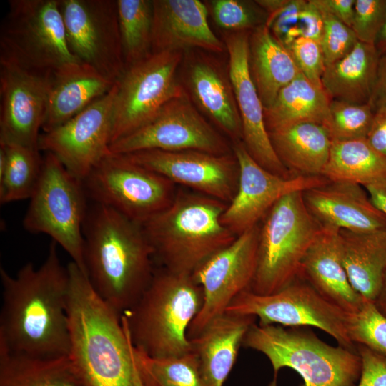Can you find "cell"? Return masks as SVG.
Segmentation results:
<instances>
[{
  "mask_svg": "<svg viewBox=\"0 0 386 386\" xmlns=\"http://www.w3.org/2000/svg\"><path fill=\"white\" fill-rule=\"evenodd\" d=\"M347 332L352 342L386 355V316L373 301L364 298L360 308L349 313Z\"/></svg>",
  "mask_w": 386,
  "mask_h": 386,
  "instance_id": "74e56055",
  "label": "cell"
},
{
  "mask_svg": "<svg viewBox=\"0 0 386 386\" xmlns=\"http://www.w3.org/2000/svg\"><path fill=\"white\" fill-rule=\"evenodd\" d=\"M255 317L224 312L189 339L209 386H223Z\"/></svg>",
  "mask_w": 386,
  "mask_h": 386,
  "instance_id": "d4e9b609",
  "label": "cell"
},
{
  "mask_svg": "<svg viewBox=\"0 0 386 386\" xmlns=\"http://www.w3.org/2000/svg\"><path fill=\"white\" fill-rule=\"evenodd\" d=\"M88 199L143 224L174 200V184L110 152L83 181Z\"/></svg>",
  "mask_w": 386,
  "mask_h": 386,
  "instance_id": "30bf717a",
  "label": "cell"
},
{
  "mask_svg": "<svg viewBox=\"0 0 386 386\" xmlns=\"http://www.w3.org/2000/svg\"><path fill=\"white\" fill-rule=\"evenodd\" d=\"M232 152L239 164L238 185L234 197L227 204L222 222L237 236L256 226L284 196L330 182L322 176L284 178L274 174L251 157L242 141L234 142Z\"/></svg>",
  "mask_w": 386,
  "mask_h": 386,
  "instance_id": "e0dca14e",
  "label": "cell"
},
{
  "mask_svg": "<svg viewBox=\"0 0 386 386\" xmlns=\"http://www.w3.org/2000/svg\"><path fill=\"white\" fill-rule=\"evenodd\" d=\"M365 139L376 152L386 157V107L375 111L372 123Z\"/></svg>",
  "mask_w": 386,
  "mask_h": 386,
  "instance_id": "f6af8a7d",
  "label": "cell"
},
{
  "mask_svg": "<svg viewBox=\"0 0 386 386\" xmlns=\"http://www.w3.org/2000/svg\"><path fill=\"white\" fill-rule=\"evenodd\" d=\"M38 148L0 144V203L30 199L39 180L44 157Z\"/></svg>",
  "mask_w": 386,
  "mask_h": 386,
  "instance_id": "836d02e7",
  "label": "cell"
},
{
  "mask_svg": "<svg viewBox=\"0 0 386 386\" xmlns=\"http://www.w3.org/2000/svg\"><path fill=\"white\" fill-rule=\"evenodd\" d=\"M69 357L81 386H132V341L121 315L75 263L67 265Z\"/></svg>",
  "mask_w": 386,
  "mask_h": 386,
  "instance_id": "3957f363",
  "label": "cell"
},
{
  "mask_svg": "<svg viewBox=\"0 0 386 386\" xmlns=\"http://www.w3.org/2000/svg\"><path fill=\"white\" fill-rule=\"evenodd\" d=\"M112 153L198 150L230 154L225 139L194 107L187 93L167 102L146 124L109 146Z\"/></svg>",
  "mask_w": 386,
  "mask_h": 386,
  "instance_id": "5bb4252c",
  "label": "cell"
},
{
  "mask_svg": "<svg viewBox=\"0 0 386 386\" xmlns=\"http://www.w3.org/2000/svg\"><path fill=\"white\" fill-rule=\"evenodd\" d=\"M174 184L227 204L238 185L239 164L233 153L214 154L198 150H144L124 154Z\"/></svg>",
  "mask_w": 386,
  "mask_h": 386,
  "instance_id": "ac0fdd59",
  "label": "cell"
},
{
  "mask_svg": "<svg viewBox=\"0 0 386 386\" xmlns=\"http://www.w3.org/2000/svg\"><path fill=\"white\" fill-rule=\"evenodd\" d=\"M116 83L81 61L59 67L49 76L43 132L63 124L107 94Z\"/></svg>",
  "mask_w": 386,
  "mask_h": 386,
  "instance_id": "cb8c5ba5",
  "label": "cell"
},
{
  "mask_svg": "<svg viewBox=\"0 0 386 386\" xmlns=\"http://www.w3.org/2000/svg\"><path fill=\"white\" fill-rule=\"evenodd\" d=\"M259 230L256 225L238 235L192 273L202 289V304L189 327V339L224 313L237 295L250 288L257 267Z\"/></svg>",
  "mask_w": 386,
  "mask_h": 386,
  "instance_id": "9a60e30c",
  "label": "cell"
},
{
  "mask_svg": "<svg viewBox=\"0 0 386 386\" xmlns=\"http://www.w3.org/2000/svg\"><path fill=\"white\" fill-rule=\"evenodd\" d=\"M342 259L354 289L373 301L386 272V228L365 232L340 231Z\"/></svg>",
  "mask_w": 386,
  "mask_h": 386,
  "instance_id": "f546056e",
  "label": "cell"
},
{
  "mask_svg": "<svg viewBox=\"0 0 386 386\" xmlns=\"http://www.w3.org/2000/svg\"><path fill=\"white\" fill-rule=\"evenodd\" d=\"M269 134L278 158L291 174L321 176L332 144L322 124L300 123Z\"/></svg>",
  "mask_w": 386,
  "mask_h": 386,
  "instance_id": "83f0119b",
  "label": "cell"
},
{
  "mask_svg": "<svg viewBox=\"0 0 386 386\" xmlns=\"http://www.w3.org/2000/svg\"><path fill=\"white\" fill-rule=\"evenodd\" d=\"M152 52L198 48L226 50L208 23L206 4L199 0H152Z\"/></svg>",
  "mask_w": 386,
  "mask_h": 386,
  "instance_id": "44dd1931",
  "label": "cell"
},
{
  "mask_svg": "<svg viewBox=\"0 0 386 386\" xmlns=\"http://www.w3.org/2000/svg\"><path fill=\"white\" fill-rule=\"evenodd\" d=\"M340 231L322 227L302 260L298 277L332 304L354 313L364 297L352 287L345 268Z\"/></svg>",
  "mask_w": 386,
  "mask_h": 386,
  "instance_id": "603a6c76",
  "label": "cell"
},
{
  "mask_svg": "<svg viewBox=\"0 0 386 386\" xmlns=\"http://www.w3.org/2000/svg\"><path fill=\"white\" fill-rule=\"evenodd\" d=\"M386 18V0H355L352 29L360 42L375 44Z\"/></svg>",
  "mask_w": 386,
  "mask_h": 386,
  "instance_id": "60d3db41",
  "label": "cell"
},
{
  "mask_svg": "<svg viewBox=\"0 0 386 386\" xmlns=\"http://www.w3.org/2000/svg\"><path fill=\"white\" fill-rule=\"evenodd\" d=\"M0 349L34 357L69 356L68 267L51 242L46 259L28 262L15 276L0 267Z\"/></svg>",
  "mask_w": 386,
  "mask_h": 386,
  "instance_id": "6da1fadb",
  "label": "cell"
},
{
  "mask_svg": "<svg viewBox=\"0 0 386 386\" xmlns=\"http://www.w3.org/2000/svg\"><path fill=\"white\" fill-rule=\"evenodd\" d=\"M250 31L232 32L224 37L229 56V76L242 122V142L251 157L263 168L284 178L294 176L278 158L271 142L264 107L249 68Z\"/></svg>",
  "mask_w": 386,
  "mask_h": 386,
  "instance_id": "d6986e66",
  "label": "cell"
},
{
  "mask_svg": "<svg viewBox=\"0 0 386 386\" xmlns=\"http://www.w3.org/2000/svg\"><path fill=\"white\" fill-rule=\"evenodd\" d=\"M87 199L83 182L53 154L46 152L39 180L23 219L27 232L49 236L85 274L83 229L89 209Z\"/></svg>",
  "mask_w": 386,
  "mask_h": 386,
  "instance_id": "9c48e42d",
  "label": "cell"
},
{
  "mask_svg": "<svg viewBox=\"0 0 386 386\" xmlns=\"http://www.w3.org/2000/svg\"><path fill=\"white\" fill-rule=\"evenodd\" d=\"M0 29V63L50 76L76 61L66 36L59 0H10Z\"/></svg>",
  "mask_w": 386,
  "mask_h": 386,
  "instance_id": "ba28073f",
  "label": "cell"
},
{
  "mask_svg": "<svg viewBox=\"0 0 386 386\" xmlns=\"http://www.w3.org/2000/svg\"><path fill=\"white\" fill-rule=\"evenodd\" d=\"M226 206L199 193H178L166 209L142 224L164 269L192 274L236 239L222 222Z\"/></svg>",
  "mask_w": 386,
  "mask_h": 386,
  "instance_id": "277c9868",
  "label": "cell"
},
{
  "mask_svg": "<svg viewBox=\"0 0 386 386\" xmlns=\"http://www.w3.org/2000/svg\"><path fill=\"white\" fill-rule=\"evenodd\" d=\"M374 114L369 104L331 99L329 114L323 126L332 141L365 139Z\"/></svg>",
  "mask_w": 386,
  "mask_h": 386,
  "instance_id": "8d00e7d4",
  "label": "cell"
},
{
  "mask_svg": "<svg viewBox=\"0 0 386 386\" xmlns=\"http://www.w3.org/2000/svg\"><path fill=\"white\" fill-rule=\"evenodd\" d=\"M59 5L73 55L117 82L126 66L117 0H59Z\"/></svg>",
  "mask_w": 386,
  "mask_h": 386,
  "instance_id": "4fadbf2b",
  "label": "cell"
},
{
  "mask_svg": "<svg viewBox=\"0 0 386 386\" xmlns=\"http://www.w3.org/2000/svg\"><path fill=\"white\" fill-rule=\"evenodd\" d=\"M249 68L264 109L301 74L290 51L266 24L249 33Z\"/></svg>",
  "mask_w": 386,
  "mask_h": 386,
  "instance_id": "4316f807",
  "label": "cell"
},
{
  "mask_svg": "<svg viewBox=\"0 0 386 386\" xmlns=\"http://www.w3.org/2000/svg\"><path fill=\"white\" fill-rule=\"evenodd\" d=\"M369 104L374 112L386 107V54L380 56L375 84Z\"/></svg>",
  "mask_w": 386,
  "mask_h": 386,
  "instance_id": "7dc6e473",
  "label": "cell"
},
{
  "mask_svg": "<svg viewBox=\"0 0 386 386\" xmlns=\"http://www.w3.org/2000/svg\"><path fill=\"white\" fill-rule=\"evenodd\" d=\"M126 68L152 53V1L117 0Z\"/></svg>",
  "mask_w": 386,
  "mask_h": 386,
  "instance_id": "d590c367",
  "label": "cell"
},
{
  "mask_svg": "<svg viewBox=\"0 0 386 386\" xmlns=\"http://www.w3.org/2000/svg\"><path fill=\"white\" fill-rule=\"evenodd\" d=\"M318 1L328 12L352 28L355 0H318Z\"/></svg>",
  "mask_w": 386,
  "mask_h": 386,
  "instance_id": "bcb514c9",
  "label": "cell"
},
{
  "mask_svg": "<svg viewBox=\"0 0 386 386\" xmlns=\"http://www.w3.org/2000/svg\"><path fill=\"white\" fill-rule=\"evenodd\" d=\"M225 312L254 316L260 325L317 327L332 336L339 345L357 350L347 332L349 313L325 300L300 277L270 295L247 290L233 300Z\"/></svg>",
  "mask_w": 386,
  "mask_h": 386,
  "instance_id": "7c38bea8",
  "label": "cell"
},
{
  "mask_svg": "<svg viewBox=\"0 0 386 386\" xmlns=\"http://www.w3.org/2000/svg\"><path fill=\"white\" fill-rule=\"evenodd\" d=\"M209 2L214 21L225 30L251 31L267 24L268 14L256 1L213 0Z\"/></svg>",
  "mask_w": 386,
  "mask_h": 386,
  "instance_id": "f35d334b",
  "label": "cell"
},
{
  "mask_svg": "<svg viewBox=\"0 0 386 386\" xmlns=\"http://www.w3.org/2000/svg\"><path fill=\"white\" fill-rule=\"evenodd\" d=\"M301 36L312 39L320 43L323 29L324 17L315 0L305 1L300 14Z\"/></svg>",
  "mask_w": 386,
  "mask_h": 386,
  "instance_id": "ee69618b",
  "label": "cell"
},
{
  "mask_svg": "<svg viewBox=\"0 0 386 386\" xmlns=\"http://www.w3.org/2000/svg\"><path fill=\"white\" fill-rule=\"evenodd\" d=\"M321 176L329 182L365 187L386 177V157L376 152L366 139L332 141Z\"/></svg>",
  "mask_w": 386,
  "mask_h": 386,
  "instance_id": "d6a6232c",
  "label": "cell"
},
{
  "mask_svg": "<svg viewBox=\"0 0 386 386\" xmlns=\"http://www.w3.org/2000/svg\"><path fill=\"white\" fill-rule=\"evenodd\" d=\"M287 49L301 74L315 85L322 87L321 80L326 65L320 43L310 38L300 36Z\"/></svg>",
  "mask_w": 386,
  "mask_h": 386,
  "instance_id": "b9f144b4",
  "label": "cell"
},
{
  "mask_svg": "<svg viewBox=\"0 0 386 386\" xmlns=\"http://www.w3.org/2000/svg\"><path fill=\"white\" fill-rule=\"evenodd\" d=\"M188 83L202 110L234 142L242 141V122L229 73L214 61L199 59L190 64Z\"/></svg>",
  "mask_w": 386,
  "mask_h": 386,
  "instance_id": "484cf974",
  "label": "cell"
},
{
  "mask_svg": "<svg viewBox=\"0 0 386 386\" xmlns=\"http://www.w3.org/2000/svg\"><path fill=\"white\" fill-rule=\"evenodd\" d=\"M243 345L264 355L274 371L270 386H277L279 370L288 367L303 379V386H357L361 360L357 350L332 346L312 331L299 327L254 323Z\"/></svg>",
  "mask_w": 386,
  "mask_h": 386,
  "instance_id": "8992f818",
  "label": "cell"
},
{
  "mask_svg": "<svg viewBox=\"0 0 386 386\" xmlns=\"http://www.w3.org/2000/svg\"><path fill=\"white\" fill-rule=\"evenodd\" d=\"M83 234L86 274L98 295L122 316L152 279L154 249L142 224L101 204L88 209Z\"/></svg>",
  "mask_w": 386,
  "mask_h": 386,
  "instance_id": "7a4b0ae2",
  "label": "cell"
},
{
  "mask_svg": "<svg viewBox=\"0 0 386 386\" xmlns=\"http://www.w3.org/2000/svg\"><path fill=\"white\" fill-rule=\"evenodd\" d=\"M183 51L152 52L126 68L117 81L111 144L149 122L171 99L186 94L177 79Z\"/></svg>",
  "mask_w": 386,
  "mask_h": 386,
  "instance_id": "8fae6325",
  "label": "cell"
},
{
  "mask_svg": "<svg viewBox=\"0 0 386 386\" xmlns=\"http://www.w3.org/2000/svg\"><path fill=\"white\" fill-rule=\"evenodd\" d=\"M117 82L104 96L54 129L41 134L40 151L53 154L76 178L84 181L111 151Z\"/></svg>",
  "mask_w": 386,
  "mask_h": 386,
  "instance_id": "2e32d148",
  "label": "cell"
},
{
  "mask_svg": "<svg viewBox=\"0 0 386 386\" xmlns=\"http://www.w3.org/2000/svg\"><path fill=\"white\" fill-rule=\"evenodd\" d=\"M361 374L357 386H386V355L357 345Z\"/></svg>",
  "mask_w": 386,
  "mask_h": 386,
  "instance_id": "7bdbcfd3",
  "label": "cell"
},
{
  "mask_svg": "<svg viewBox=\"0 0 386 386\" xmlns=\"http://www.w3.org/2000/svg\"><path fill=\"white\" fill-rule=\"evenodd\" d=\"M330 102L322 87L300 74L279 91L269 107L264 109L267 131L272 132L304 122L323 125L329 114Z\"/></svg>",
  "mask_w": 386,
  "mask_h": 386,
  "instance_id": "4dcf8cb0",
  "label": "cell"
},
{
  "mask_svg": "<svg viewBox=\"0 0 386 386\" xmlns=\"http://www.w3.org/2000/svg\"><path fill=\"white\" fill-rule=\"evenodd\" d=\"M0 386H81L69 356L46 358L0 349Z\"/></svg>",
  "mask_w": 386,
  "mask_h": 386,
  "instance_id": "1f68e13d",
  "label": "cell"
},
{
  "mask_svg": "<svg viewBox=\"0 0 386 386\" xmlns=\"http://www.w3.org/2000/svg\"><path fill=\"white\" fill-rule=\"evenodd\" d=\"M375 45L380 56L386 54V18L382 29Z\"/></svg>",
  "mask_w": 386,
  "mask_h": 386,
  "instance_id": "f907efd6",
  "label": "cell"
},
{
  "mask_svg": "<svg viewBox=\"0 0 386 386\" xmlns=\"http://www.w3.org/2000/svg\"><path fill=\"white\" fill-rule=\"evenodd\" d=\"M380 56L375 44L358 41L346 56L327 65L321 81L330 100L369 104Z\"/></svg>",
  "mask_w": 386,
  "mask_h": 386,
  "instance_id": "f1b7e54d",
  "label": "cell"
},
{
  "mask_svg": "<svg viewBox=\"0 0 386 386\" xmlns=\"http://www.w3.org/2000/svg\"><path fill=\"white\" fill-rule=\"evenodd\" d=\"M133 360H134V358H133ZM132 386H143V385L142 383V381H141V380H140V378L139 377V375L137 373L135 364H134V378H133V385H132Z\"/></svg>",
  "mask_w": 386,
  "mask_h": 386,
  "instance_id": "816d5d0a",
  "label": "cell"
},
{
  "mask_svg": "<svg viewBox=\"0 0 386 386\" xmlns=\"http://www.w3.org/2000/svg\"><path fill=\"white\" fill-rule=\"evenodd\" d=\"M302 193L284 196L264 216L249 289L256 294L276 292L297 278L307 250L322 229L306 207Z\"/></svg>",
  "mask_w": 386,
  "mask_h": 386,
  "instance_id": "52a82bcc",
  "label": "cell"
},
{
  "mask_svg": "<svg viewBox=\"0 0 386 386\" xmlns=\"http://www.w3.org/2000/svg\"><path fill=\"white\" fill-rule=\"evenodd\" d=\"M302 194L308 210L324 227L355 232L386 228V215L373 205L361 185L330 182Z\"/></svg>",
  "mask_w": 386,
  "mask_h": 386,
  "instance_id": "7402d4cb",
  "label": "cell"
},
{
  "mask_svg": "<svg viewBox=\"0 0 386 386\" xmlns=\"http://www.w3.org/2000/svg\"><path fill=\"white\" fill-rule=\"evenodd\" d=\"M202 304V292L192 274L164 269L122 315L133 346L153 357L192 352L189 327Z\"/></svg>",
  "mask_w": 386,
  "mask_h": 386,
  "instance_id": "5b68a950",
  "label": "cell"
},
{
  "mask_svg": "<svg viewBox=\"0 0 386 386\" xmlns=\"http://www.w3.org/2000/svg\"><path fill=\"white\" fill-rule=\"evenodd\" d=\"M49 76L0 63V144L38 148Z\"/></svg>",
  "mask_w": 386,
  "mask_h": 386,
  "instance_id": "ffe728a7",
  "label": "cell"
},
{
  "mask_svg": "<svg viewBox=\"0 0 386 386\" xmlns=\"http://www.w3.org/2000/svg\"><path fill=\"white\" fill-rule=\"evenodd\" d=\"M373 205L386 215V177L365 186Z\"/></svg>",
  "mask_w": 386,
  "mask_h": 386,
  "instance_id": "c3c4849f",
  "label": "cell"
},
{
  "mask_svg": "<svg viewBox=\"0 0 386 386\" xmlns=\"http://www.w3.org/2000/svg\"><path fill=\"white\" fill-rule=\"evenodd\" d=\"M132 355L143 386H209L195 353L153 357L134 347Z\"/></svg>",
  "mask_w": 386,
  "mask_h": 386,
  "instance_id": "e575fe53",
  "label": "cell"
},
{
  "mask_svg": "<svg viewBox=\"0 0 386 386\" xmlns=\"http://www.w3.org/2000/svg\"><path fill=\"white\" fill-rule=\"evenodd\" d=\"M377 309L386 316V272L383 276L378 294L374 300Z\"/></svg>",
  "mask_w": 386,
  "mask_h": 386,
  "instance_id": "681fc988",
  "label": "cell"
},
{
  "mask_svg": "<svg viewBox=\"0 0 386 386\" xmlns=\"http://www.w3.org/2000/svg\"><path fill=\"white\" fill-rule=\"evenodd\" d=\"M315 1L324 17V29L320 44L327 66L346 56L354 48L358 40L352 28L328 12L318 0Z\"/></svg>",
  "mask_w": 386,
  "mask_h": 386,
  "instance_id": "ab89813d",
  "label": "cell"
}]
</instances>
